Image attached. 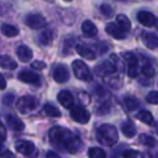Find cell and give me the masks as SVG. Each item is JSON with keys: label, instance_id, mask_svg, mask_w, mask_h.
<instances>
[{"label": "cell", "instance_id": "obj_30", "mask_svg": "<svg viewBox=\"0 0 158 158\" xmlns=\"http://www.w3.org/2000/svg\"><path fill=\"white\" fill-rule=\"evenodd\" d=\"M88 156L90 158H104L106 156L105 152L99 147H91L88 151Z\"/></svg>", "mask_w": 158, "mask_h": 158}, {"label": "cell", "instance_id": "obj_8", "mask_svg": "<svg viewBox=\"0 0 158 158\" xmlns=\"http://www.w3.org/2000/svg\"><path fill=\"white\" fill-rule=\"evenodd\" d=\"M116 70H117L116 64L112 61H103L99 65H97V67L94 68L95 74L100 77L110 76V75L114 74Z\"/></svg>", "mask_w": 158, "mask_h": 158}, {"label": "cell", "instance_id": "obj_3", "mask_svg": "<svg viewBox=\"0 0 158 158\" xmlns=\"http://www.w3.org/2000/svg\"><path fill=\"white\" fill-rule=\"evenodd\" d=\"M72 69L74 72V75L77 79L81 81H90L92 79V75L89 69V67L80 60H76L72 63Z\"/></svg>", "mask_w": 158, "mask_h": 158}, {"label": "cell", "instance_id": "obj_28", "mask_svg": "<svg viewBox=\"0 0 158 158\" xmlns=\"http://www.w3.org/2000/svg\"><path fill=\"white\" fill-rule=\"evenodd\" d=\"M139 141H140L141 144L145 145V146H147V147H154L157 144V141H156L153 136L148 135V134H144V133L141 134L140 138H139Z\"/></svg>", "mask_w": 158, "mask_h": 158}, {"label": "cell", "instance_id": "obj_16", "mask_svg": "<svg viewBox=\"0 0 158 158\" xmlns=\"http://www.w3.org/2000/svg\"><path fill=\"white\" fill-rule=\"evenodd\" d=\"M16 55H18L19 60L21 62L27 63V62H29L33 59V51L27 46L22 44V46H19L18 49H16Z\"/></svg>", "mask_w": 158, "mask_h": 158}, {"label": "cell", "instance_id": "obj_19", "mask_svg": "<svg viewBox=\"0 0 158 158\" xmlns=\"http://www.w3.org/2000/svg\"><path fill=\"white\" fill-rule=\"evenodd\" d=\"M81 31L85 36L87 37H94L98 34V28L94 25V23L91 22L90 20H86L81 24Z\"/></svg>", "mask_w": 158, "mask_h": 158}, {"label": "cell", "instance_id": "obj_23", "mask_svg": "<svg viewBox=\"0 0 158 158\" xmlns=\"http://www.w3.org/2000/svg\"><path fill=\"white\" fill-rule=\"evenodd\" d=\"M116 21H117L118 26L120 27L123 31H126V33L130 31V29H131V22H130V20L125 14H118L116 18Z\"/></svg>", "mask_w": 158, "mask_h": 158}, {"label": "cell", "instance_id": "obj_9", "mask_svg": "<svg viewBox=\"0 0 158 158\" xmlns=\"http://www.w3.org/2000/svg\"><path fill=\"white\" fill-rule=\"evenodd\" d=\"M52 77L57 84H64L69 79V72L68 68L63 64H59L54 67L52 73Z\"/></svg>", "mask_w": 158, "mask_h": 158}, {"label": "cell", "instance_id": "obj_12", "mask_svg": "<svg viewBox=\"0 0 158 158\" xmlns=\"http://www.w3.org/2000/svg\"><path fill=\"white\" fill-rule=\"evenodd\" d=\"M136 19H138L139 23L142 24L143 26H145V27L154 26L156 23V20H157L153 13L147 12V11H140L136 14Z\"/></svg>", "mask_w": 158, "mask_h": 158}, {"label": "cell", "instance_id": "obj_10", "mask_svg": "<svg viewBox=\"0 0 158 158\" xmlns=\"http://www.w3.org/2000/svg\"><path fill=\"white\" fill-rule=\"evenodd\" d=\"M15 149L18 153L24 156H31L35 153V144L31 141L26 140H20L15 143Z\"/></svg>", "mask_w": 158, "mask_h": 158}, {"label": "cell", "instance_id": "obj_41", "mask_svg": "<svg viewBox=\"0 0 158 158\" xmlns=\"http://www.w3.org/2000/svg\"><path fill=\"white\" fill-rule=\"evenodd\" d=\"M79 100L84 104H86V105H88V104L90 103V97H89V94L86 92H82L79 94Z\"/></svg>", "mask_w": 158, "mask_h": 158}, {"label": "cell", "instance_id": "obj_45", "mask_svg": "<svg viewBox=\"0 0 158 158\" xmlns=\"http://www.w3.org/2000/svg\"><path fill=\"white\" fill-rule=\"evenodd\" d=\"M44 1H47V2H54V0H44Z\"/></svg>", "mask_w": 158, "mask_h": 158}, {"label": "cell", "instance_id": "obj_32", "mask_svg": "<svg viewBox=\"0 0 158 158\" xmlns=\"http://www.w3.org/2000/svg\"><path fill=\"white\" fill-rule=\"evenodd\" d=\"M73 46H75V40L73 39V38H66L63 44V50H62V53H63L64 56H65L68 52H70V49H72Z\"/></svg>", "mask_w": 158, "mask_h": 158}, {"label": "cell", "instance_id": "obj_27", "mask_svg": "<svg viewBox=\"0 0 158 158\" xmlns=\"http://www.w3.org/2000/svg\"><path fill=\"white\" fill-rule=\"evenodd\" d=\"M44 114L50 117H54V118L61 117V112H60L59 108H56L54 105H51V104H46L44 106Z\"/></svg>", "mask_w": 158, "mask_h": 158}, {"label": "cell", "instance_id": "obj_21", "mask_svg": "<svg viewBox=\"0 0 158 158\" xmlns=\"http://www.w3.org/2000/svg\"><path fill=\"white\" fill-rule=\"evenodd\" d=\"M0 67L3 69L13 70L16 69L18 63L9 55H0Z\"/></svg>", "mask_w": 158, "mask_h": 158}, {"label": "cell", "instance_id": "obj_25", "mask_svg": "<svg viewBox=\"0 0 158 158\" xmlns=\"http://www.w3.org/2000/svg\"><path fill=\"white\" fill-rule=\"evenodd\" d=\"M38 40L42 46H49L53 40L52 33L49 29H42L38 36Z\"/></svg>", "mask_w": 158, "mask_h": 158}, {"label": "cell", "instance_id": "obj_36", "mask_svg": "<svg viewBox=\"0 0 158 158\" xmlns=\"http://www.w3.org/2000/svg\"><path fill=\"white\" fill-rule=\"evenodd\" d=\"M11 9H12V8H11V6H10L9 3L5 2V1H0V16L7 15Z\"/></svg>", "mask_w": 158, "mask_h": 158}, {"label": "cell", "instance_id": "obj_7", "mask_svg": "<svg viewBox=\"0 0 158 158\" xmlns=\"http://www.w3.org/2000/svg\"><path fill=\"white\" fill-rule=\"evenodd\" d=\"M24 23L31 29H40L46 27L47 25V21L41 14H37V13H31L25 18Z\"/></svg>", "mask_w": 158, "mask_h": 158}, {"label": "cell", "instance_id": "obj_20", "mask_svg": "<svg viewBox=\"0 0 158 158\" xmlns=\"http://www.w3.org/2000/svg\"><path fill=\"white\" fill-rule=\"evenodd\" d=\"M121 132H123V134L126 136V138L131 139V138H133V136H135L136 128L132 121L126 120L125 123L121 125Z\"/></svg>", "mask_w": 158, "mask_h": 158}, {"label": "cell", "instance_id": "obj_34", "mask_svg": "<svg viewBox=\"0 0 158 158\" xmlns=\"http://www.w3.org/2000/svg\"><path fill=\"white\" fill-rule=\"evenodd\" d=\"M110 110H112V107H110V103L108 101H106V102H104V103L102 104L99 108H98V114H99L100 116H102V115H107L108 113L110 112Z\"/></svg>", "mask_w": 158, "mask_h": 158}, {"label": "cell", "instance_id": "obj_5", "mask_svg": "<svg viewBox=\"0 0 158 158\" xmlns=\"http://www.w3.org/2000/svg\"><path fill=\"white\" fill-rule=\"evenodd\" d=\"M70 117L80 125H86L90 120V113L81 106H73L70 110Z\"/></svg>", "mask_w": 158, "mask_h": 158}, {"label": "cell", "instance_id": "obj_29", "mask_svg": "<svg viewBox=\"0 0 158 158\" xmlns=\"http://www.w3.org/2000/svg\"><path fill=\"white\" fill-rule=\"evenodd\" d=\"M155 73H156L155 67H154V65L151 63V62H145V63L143 64L142 74L144 75L145 77H148V78H151V77H153L154 75H155Z\"/></svg>", "mask_w": 158, "mask_h": 158}, {"label": "cell", "instance_id": "obj_18", "mask_svg": "<svg viewBox=\"0 0 158 158\" xmlns=\"http://www.w3.org/2000/svg\"><path fill=\"white\" fill-rule=\"evenodd\" d=\"M76 51L80 56L88 60V61H94L95 56H97L94 51H92L90 48H88V47L82 46V44H77Z\"/></svg>", "mask_w": 158, "mask_h": 158}, {"label": "cell", "instance_id": "obj_39", "mask_svg": "<svg viewBox=\"0 0 158 158\" xmlns=\"http://www.w3.org/2000/svg\"><path fill=\"white\" fill-rule=\"evenodd\" d=\"M6 139H7V129L6 126L0 121V143L5 142Z\"/></svg>", "mask_w": 158, "mask_h": 158}, {"label": "cell", "instance_id": "obj_35", "mask_svg": "<svg viewBox=\"0 0 158 158\" xmlns=\"http://www.w3.org/2000/svg\"><path fill=\"white\" fill-rule=\"evenodd\" d=\"M123 156L126 158H138V157H142V153L138 151H134V149H127L126 152L123 153Z\"/></svg>", "mask_w": 158, "mask_h": 158}, {"label": "cell", "instance_id": "obj_11", "mask_svg": "<svg viewBox=\"0 0 158 158\" xmlns=\"http://www.w3.org/2000/svg\"><path fill=\"white\" fill-rule=\"evenodd\" d=\"M19 79H20L22 82L28 85H38L40 82V77L39 75H37L36 73L31 72V70H22V72L19 74Z\"/></svg>", "mask_w": 158, "mask_h": 158}, {"label": "cell", "instance_id": "obj_47", "mask_svg": "<svg viewBox=\"0 0 158 158\" xmlns=\"http://www.w3.org/2000/svg\"><path fill=\"white\" fill-rule=\"evenodd\" d=\"M64 1H67V2H70V1H73V0H64Z\"/></svg>", "mask_w": 158, "mask_h": 158}, {"label": "cell", "instance_id": "obj_17", "mask_svg": "<svg viewBox=\"0 0 158 158\" xmlns=\"http://www.w3.org/2000/svg\"><path fill=\"white\" fill-rule=\"evenodd\" d=\"M142 41L148 49H156L158 47V36L154 33H144L142 35Z\"/></svg>", "mask_w": 158, "mask_h": 158}, {"label": "cell", "instance_id": "obj_40", "mask_svg": "<svg viewBox=\"0 0 158 158\" xmlns=\"http://www.w3.org/2000/svg\"><path fill=\"white\" fill-rule=\"evenodd\" d=\"M14 100H15V97H14V94H12V93H10V94H7L5 98H3V104L5 105H11L12 103L14 102Z\"/></svg>", "mask_w": 158, "mask_h": 158}, {"label": "cell", "instance_id": "obj_2", "mask_svg": "<svg viewBox=\"0 0 158 158\" xmlns=\"http://www.w3.org/2000/svg\"><path fill=\"white\" fill-rule=\"evenodd\" d=\"M97 140L104 146H113L118 141V131L114 126L104 123L98 128Z\"/></svg>", "mask_w": 158, "mask_h": 158}, {"label": "cell", "instance_id": "obj_15", "mask_svg": "<svg viewBox=\"0 0 158 158\" xmlns=\"http://www.w3.org/2000/svg\"><path fill=\"white\" fill-rule=\"evenodd\" d=\"M6 120H7L8 127L11 130H13V131H22V130H24L25 125L19 117L14 116L12 114H9L6 117Z\"/></svg>", "mask_w": 158, "mask_h": 158}, {"label": "cell", "instance_id": "obj_46", "mask_svg": "<svg viewBox=\"0 0 158 158\" xmlns=\"http://www.w3.org/2000/svg\"><path fill=\"white\" fill-rule=\"evenodd\" d=\"M155 25H156V27H157V29H158V20H156V23H155Z\"/></svg>", "mask_w": 158, "mask_h": 158}, {"label": "cell", "instance_id": "obj_13", "mask_svg": "<svg viewBox=\"0 0 158 158\" xmlns=\"http://www.w3.org/2000/svg\"><path fill=\"white\" fill-rule=\"evenodd\" d=\"M105 31L110 36H112L113 38H115V39H117V40L125 39L126 34H127L118 26V24H115V23H108L105 26Z\"/></svg>", "mask_w": 158, "mask_h": 158}, {"label": "cell", "instance_id": "obj_22", "mask_svg": "<svg viewBox=\"0 0 158 158\" xmlns=\"http://www.w3.org/2000/svg\"><path fill=\"white\" fill-rule=\"evenodd\" d=\"M1 33L2 35H5L6 37H15V36L19 35L20 31L16 26H13V25H10V24H3L1 25Z\"/></svg>", "mask_w": 158, "mask_h": 158}, {"label": "cell", "instance_id": "obj_24", "mask_svg": "<svg viewBox=\"0 0 158 158\" xmlns=\"http://www.w3.org/2000/svg\"><path fill=\"white\" fill-rule=\"evenodd\" d=\"M123 103H125L126 107L130 112H133V110H138L139 106H140V102L136 98L131 97V95H127V97L123 99Z\"/></svg>", "mask_w": 158, "mask_h": 158}, {"label": "cell", "instance_id": "obj_14", "mask_svg": "<svg viewBox=\"0 0 158 158\" xmlns=\"http://www.w3.org/2000/svg\"><path fill=\"white\" fill-rule=\"evenodd\" d=\"M57 100L61 103V105L65 108H72L74 106V97L67 90L60 91V93L57 94Z\"/></svg>", "mask_w": 158, "mask_h": 158}, {"label": "cell", "instance_id": "obj_38", "mask_svg": "<svg viewBox=\"0 0 158 158\" xmlns=\"http://www.w3.org/2000/svg\"><path fill=\"white\" fill-rule=\"evenodd\" d=\"M97 48L99 49L100 54H105L108 50H110V44L107 42H99L97 44Z\"/></svg>", "mask_w": 158, "mask_h": 158}, {"label": "cell", "instance_id": "obj_44", "mask_svg": "<svg viewBox=\"0 0 158 158\" xmlns=\"http://www.w3.org/2000/svg\"><path fill=\"white\" fill-rule=\"evenodd\" d=\"M2 151H3V146H2V145H1V143H0V156L2 155V153H1V152H2Z\"/></svg>", "mask_w": 158, "mask_h": 158}, {"label": "cell", "instance_id": "obj_37", "mask_svg": "<svg viewBox=\"0 0 158 158\" xmlns=\"http://www.w3.org/2000/svg\"><path fill=\"white\" fill-rule=\"evenodd\" d=\"M31 68H34L35 70H41L47 67V64L44 63V61H38L37 60V61H34L33 63L31 64Z\"/></svg>", "mask_w": 158, "mask_h": 158}, {"label": "cell", "instance_id": "obj_33", "mask_svg": "<svg viewBox=\"0 0 158 158\" xmlns=\"http://www.w3.org/2000/svg\"><path fill=\"white\" fill-rule=\"evenodd\" d=\"M146 102L148 104H153V105H158V91H151L145 98Z\"/></svg>", "mask_w": 158, "mask_h": 158}, {"label": "cell", "instance_id": "obj_31", "mask_svg": "<svg viewBox=\"0 0 158 158\" xmlns=\"http://www.w3.org/2000/svg\"><path fill=\"white\" fill-rule=\"evenodd\" d=\"M100 11H101V13L103 14L104 16H106V18H112V16L114 15V9H113L110 5H107V3L101 5Z\"/></svg>", "mask_w": 158, "mask_h": 158}, {"label": "cell", "instance_id": "obj_4", "mask_svg": "<svg viewBox=\"0 0 158 158\" xmlns=\"http://www.w3.org/2000/svg\"><path fill=\"white\" fill-rule=\"evenodd\" d=\"M37 106V100L33 95H23L16 102V108L21 114H29Z\"/></svg>", "mask_w": 158, "mask_h": 158}, {"label": "cell", "instance_id": "obj_6", "mask_svg": "<svg viewBox=\"0 0 158 158\" xmlns=\"http://www.w3.org/2000/svg\"><path fill=\"white\" fill-rule=\"evenodd\" d=\"M123 57L126 60L128 64L127 74L130 78H134L139 74V62L136 56L132 52H125L123 53Z\"/></svg>", "mask_w": 158, "mask_h": 158}, {"label": "cell", "instance_id": "obj_43", "mask_svg": "<svg viewBox=\"0 0 158 158\" xmlns=\"http://www.w3.org/2000/svg\"><path fill=\"white\" fill-rule=\"evenodd\" d=\"M47 157H59V155L53 153V152H49V153L47 154Z\"/></svg>", "mask_w": 158, "mask_h": 158}, {"label": "cell", "instance_id": "obj_1", "mask_svg": "<svg viewBox=\"0 0 158 158\" xmlns=\"http://www.w3.org/2000/svg\"><path fill=\"white\" fill-rule=\"evenodd\" d=\"M49 140L54 148L69 154H76L81 151L82 142L72 131L63 127H53L49 131Z\"/></svg>", "mask_w": 158, "mask_h": 158}, {"label": "cell", "instance_id": "obj_26", "mask_svg": "<svg viewBox=\"0 0 158 158\" xmlns=\"http://www.w3.org/2000/svg\"><path fill=\"white\" fill-rule=\"evenodd\" d=\"M136 118L148 126H152L154 123V117L152 115V113L148 112V110H141V112H139L138 115H136Z\"/></svg>", "mask_w": 158, "mask_h": 158}, {"label": "cell", "instance_id": "obj_42", "mask_svg": "<svg viewBox=\"0 0 158 158\" xmlns=\"http://www.w3.org/2000/svg\"><path fill=\"white\" fill-rule=\"evenodd\" d=\"M7 87V81L2 74H0V90H5Z\"/></svg>", "mask_w": 158, "mask_h": 158}]
</instances>
